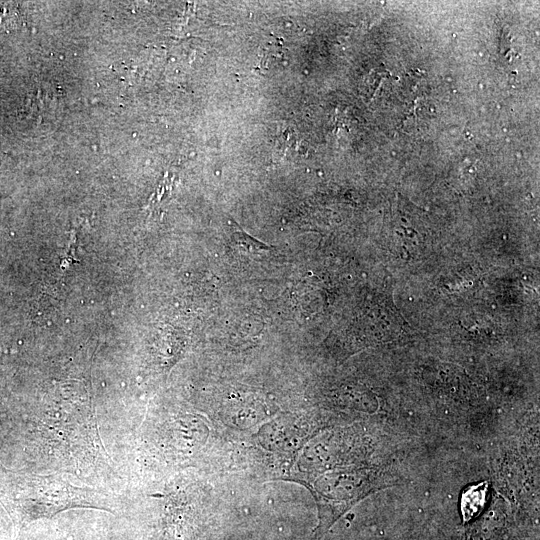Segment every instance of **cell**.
I'll list each match as a JSON object with an SVG mask.
<instances>
[{
	"label": "cell",
	"instance_id": "obj_1",
	"mask_svg": "<svg viewBox=\"0 0 540 540\" xmlns=\"http://www.w3.org/2000/svg\"><path fill=\"white\" fill-rule=\"evenodd\" d=\"M488 483L482 482L469 487L461 497L463 521L468 522L484 508L487 500Z\"/></svg>",
	"mask_w": 540,
	"mask_h": 540
},
{
	"label": "cell",
	"instance_id": "obj_2",
	"mask_svg": "<svg viewBox=\"0 0 540 540\" xmlns=\"http://www.w3.org/2000/svg\"><path fill=\"white\" fill-rule=\"evenodd\" d=\"M231 240L232 246L237 251H243L247 254L259 253L271 249V247L259 242L241 230L235 231L231 236Z\"/></svg>",
	"mask_w": 540,
	"mask_h": 540
}]
</instances>
